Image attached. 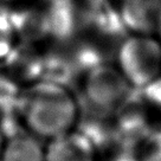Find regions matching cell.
Masks as SVG:
<instances>
[{
  "mask_svg": "<svg viewBox=\"0 0 161 161\" xmlns=\"http://www.w3.org/2000/svg\"><path fill=\"white\" fill-rule=\"evenodd\" d=\"M1 3H13V1H18V0H0Z\"/></svg>",
  "mask_w": 161,
  "mask_h": 161,
  "instance_id": "cell-14",
  "label": "cell"
},
{
  "mask_svg": "<svg viewBox=\"0 0 161 161\" xmlns=\"http://www.w3.org/2000/svg\"><path fill=\"white\" fill-rule=\"evenodd\" d=\"M0 161H45V147L31 133H17L5 140Z\"/></svg>",
  "mask_w": 161,
  "mask_h": 161,
  "instance_id": "cell-7",
  "label": "cell"
},
{
  "mask_svg": "<svg viewBox=\"0 0 161 161\" xmlns=\"http://www.w3.org/2000/svg\"><path fill=\"white\" fill-rule=\"evenodd\" d=\"M46 32L56 37H65L75 27V14L72 13L71 1L51 4L50 10L45 12Z\"/></svg>",
  "mask_w": 161,
  "mask_h": 161,
  "instance_id": "cell-8",
  "label": "cell"
},
{
  "mask_svg": "<svg viewBox=\"0 0 161 161\" xmlns=\"http://www.w3.org/2000/svg\"><path fill=\"white\" fill-rule=\"evenodd\" d=\"M4 63L12 80L27 86L38 82L44 71V57L32 42L27 40L17 42Z\"/></svg>",
  "mask_w": 161,
  "mask_h": 161,
  "instance_id": "cell-5",
  "label": "cell"
},
{
  "mask_svg": "<svg viewBox=\"0 0 161 161\" xmlns=\"http://www.w3.org/2000/svg\"><path fill=\"white\" fill-rule=\"evenodd\" d=\"M117 63L133 88H146L161 76L160 39L153 36L131 35L122 42Z\"/></svg>",
  "mask_w": 161,
  "mask_h": 161,
  "instance_id": "cell-2",
  "label": "cell"
},
{
  "mask_svg": "<svg viewBox=\"0 0 161 161\" xmlns=\"http://www.w3.org/2000/svg\"><path fill=\"white\" fill-rule=\"evenodd\" d=\"M17 32L10 15L0 13V62H4L17 43Z\"/></svg>",
  "mask_w": 161,
  "mask_h": 161,
  "instance_id": "cell-9",
  "label": "cell"
},
{
  "mask_svg": "<svg viewBox=\"0 0 161 161\" xmlns=\"http://www.w3.org/2000/svg\"><path fill=\"white\" fill-rule=\"evenodd\" d=\"M96 149L83 133L72 129L49 140L45 161H97Z\"/></svg>",
  "mask_w": 161,
  "mask_h": 161,
  "instance_id": "cell-6",
  "label": "cell"
},
{
  "mask_svg": "<svg viewBox=\"0 0 161 161\" xmlns=\"http://www.w3.org/2000/svg\"><path fill=\"white\" fill-rule=\"evenodd\" d=\"M140 161H161V131L151 134L147 139Z\"/></svg>",
  "mask_w": 161,
  "mask_h": 161,
  "instance_id": "cell-10",
  "label": "cell"
},
{
  "mask_svg": "<svg viewBox=\"0 0 161 161\" xmlns=\"http://www.w3.org/2000/svg\"><path fill=\"white\" fill-rule=\"evenodd\" d=\"M47 3H50L51 4H60V3H69V1H71V0H46Z\"/></svg>",
  "mask_w": 161,
  "mask_h": 161,
  "instance_id": "cell-13",
  "label": "cell"
},
{
  "mask_svg": "<svg viewBox=\"0 0 161 161\" xmlns=\"http://www.w3.org/2000/svg\"><path fill=\"white\" fill-rule=\"evenodd\" d=\"M6 137L5 135L3 134V131L0 130V155H1V151H3V147H4V143H5Z\"/></svg>",
  "mask_w": 161,
  "mask_h": 161,
  "instance_id": "cell-12",
  "label": "cell"
},
{
  "mask_svg": "<svg viewBox=\"0 0 161 161\" xmlns=\"http://www.w3.org/2000/svg\"><path fill=\"white\" fill-rule=\"evenodd\" d=\"M20 119L37 137L53 139L72 130L78 122V104L65 86L38 80L20 92Z\"/></svg>",
  "mask_w": 161,
  "mask_h": 161,
  "instance_id": "cell-1",
  "label": "cell"
},
{
  "mask_svg": "<svg viewBox=\"0 0 161 161\" xmlns=\"http://www.w3.org/2000/svg\"><path fill=\"white\" fill-rule=\"evenodd\" d=\"M119 14L133 35L161 36V0H122Z\"/></svg>",
  "mask_w": 161,
  "mask_h": 161,
  "instance_id": "cell-4",
  "label": "cell"
},
{
  "mask_svg": "<svg viewBox=\"0 0 161 161\" xmlns=\"http://www.w3.org/2000/svg\"><path fill=\"white\" fill-rule=\"evenodd\" d=\"M133 86L119 68L98 64L89 69L84 91L88 101L101 110H115L125 104Z\"/></svg>",
  "mask_w": 161,
  "mask_h": 161,
  "instance_id": "cell-3",
  "label": "cell"
},
{
  "mask_svg": "<svg viewBox=\"0 0 161 161\" xmlns=\"http://www.w3.org/2000/svg\"><path fill=\"white\" fill-rule=\"evenodd\" d=\"M146 94L148 100L153 104L161 107V76L155 80H153L151 84H148L146 88Z\"/></svg>",
  "mask_w": 161,
  "mask_h": 161,
  "instance_id": "cell-11",
  "label": "cell"
}]
</instances>
